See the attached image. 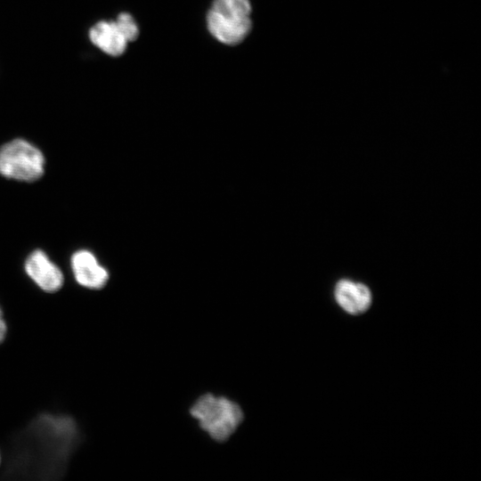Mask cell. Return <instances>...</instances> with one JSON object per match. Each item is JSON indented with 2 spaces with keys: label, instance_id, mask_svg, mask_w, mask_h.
Returning a JSON list of instances; mask_svg holds the SVG:
<instances>
[{
  "label": "cell",
  "instance_id": "obj_1",
  "mask_svg": "<svg viewBox=\"0 0 481 481\" xmlns=\"http://www.w3.org/2000/svg\"><path fill=\"white\" fill-rule=\"evenodd\" d=\"M79 442L72 418L42 414L14 437L5 473L17 478L59 479Z\"/></svg>",
  "mask_w": 481,
  "mask_h": 481
},
{
  "label": "cell",
  "instance_id": "obj_2",
  "mask_svg": "<svg viewBox=\"0 0 481 481\" xmlns=\"http://www.w3.org/2000/svg\"><path fill=\"white\" fill-rule=\"evenodd\" d=\"M191 414L211 438L220 442L228 439L243 420V412L237 404L210 394L196 401Z\"/></svg>",
  "mask_w": 481,
  "mask_h": 481
},
{
  "label": "cell",
  "instance_id": "obj_3",
  "mask_svg": "<svg viewBox=\"0 0 481 481\" xmlns=\"http://www.w3.org/2000/svg\"><path fill=\"white\" fill-rule=\"evenodd\" d=\"M251 7L245 0H214L207 16L211 35L226 45L240 43L251 29Z\"/></svg>",
  "mask_w": 481,
  "mask_h": 481
},
{
  "label": "cell",
  "instance_id": "obj_4",
  "mask_svg": "<svg viewBox=\"0 0 481 481\" xmlns=\"http://www.w3.org/2000/svg\"><path fill=\"white\" fill-rule=\"evenodd\" d=\"M45 158L39 149L23 139L0 148V174L7 178L33 182L44 174Z\"/></svg>",
  "mask_w": 481,
  "mask_h": 481
},
{
  "label": "cell",
  "instance_id": "obj_5",
  "mask_svg": "<svg viewBox=\"0 0 481 481\" xmlns=\"http://www.w3.org/2000/svg\"><path fill=\"white\" fill-rule=\"evenodd\" d=\"M28 275L46 292H55L63 284L61 271L42 250L33 251L25 262Z\"/></svg>",
  "mask_w": 481,
  "mask_h": 481
},
{
  "label": "cell",
  "instance_id": "obj_6",
  "mask_svg": "<svg viewBox=\"0 0 481 481\" xmlns=\"http://www.w3.org/2000/svg\"><path fill=\"white\" fill-rule=\"evenodd\" d=\"M71 267L77 281L86 288L102 289L108 281V271L88 250L75 252L71 257Z\"/></svg>",
  "mask_w": 481,
  "mask_h": 481
},
{
  "label": "cell",
  "instance_id": "obj_7",
  "mask_svg": "<svg viewBox=\"0 0 481 481\" xmlns=\"http://www.w3.org/2000/svg\"><path fill=\"white\" fill-rule=\"evenodd\" d=\"M335 298L346 312L360 314L371 306V293L363 283L342 280L335 287Z\"/></svg>",
  "mask_w": 481,
  "mask_h": 481
},
{
  "label": "cell",
  "instance_id": "obj_8",
  "mask_svg": "<svg viewBox=\"0 0 481 481\" xmlns=\"http://www.w3.org/2000/svg\"><path fill=\"white\" fill-rule=\"evenodd\" d=\"M91 42L111 56L122 54L127 41L118 29L115 21H100L89 32Z\"/></svg>",
  "mask_w": 481,
  "mask_h": 481
},
{
  "label": "cell",
  "instance_id": "obj_9",
  "mask_svg": "<svg viewBox=\"0 0 481 481\" xmlns=\"http://www.w3.org/2000/svg\"><path fill=\"white\" fill-rule=\"evenodd\" d=\"M115 23L127 42L135 40L139 34L137 24L134 18L126 13H120Z\"/></svg>",
  "mask_w": 481,
  "mask_h": 481
},
{
  "label": "cell",
  "instance_id": "obj_10",
  "mask_svg": "<svg viewBox=\"0 0 481 481\" xmlns=\"http://www.w3.org/2000/svg\"><path fill=\"white\" fill-rule=\"evenodd\" d=\"M6 324L3 317V313L0 309V342H2L5 337L6 334Z\"/></svg>",
  "mask_w": 481,
  "mask_h": 481
}]
</instances>
